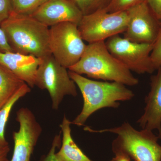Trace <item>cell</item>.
<instances>
[{"mask_svg": "<svg viewBox=\"0 0 161 161\" xmlns=\"http://www.w3.org/2000/svg\"><path fill=\"white\" fill-rule=\"evenodd\" d=\"M105 43L110 53L131 71L144 74L156 70L150 57L153 44L132 42L119 35L109 38Z\"/></svg>", "mask_w": 161, "mask_h": 161, "instance_id": "cell-8", "label": "cell"}, {"mask_svg": "<svg viewBox=\"0 0 161 161\" xmlns=\"http://www.w3.org/2000/svg\"><path fill=\"white\" fill-rule=\"evenodd\" d=\"M110 161H115V158H112V159Z\"/></svg>", "mask_w": 161, "mask_h": 161, "instance_id": "cell-27", "label": "cell"}, {"mask_svg": "<svg viewBox=\"0 0 161 161\" xmlns=\"http://www.w3.org/2000/svg\"><path fill=\"white\" fill-rule=\"evenodd\" d=\"M87 45L75 23L66 22L49 27L52 54L62 66L69 69L78 62Z\"/></svg>", "mask_w": 161, "mask_h": 161, "instance_id": "cell-6", "label": "cell"}, {"mask_svg": "<svg viewBox=\"0 0 161 161\" xmlns=\"http://www.w3.org/2000/svg\"><path fill=\"white\" fill-rule=\"evenodd\" d=\"M89 78L134 86L139 80L131 71L110 53L104 41L87 44L80 60L69 69Z\"/></svg>", "mask_w": 161, "mask_h": 161, "instance_id": "cell-3", "label": "cell"}, {"mask_svg": "<svg viewBox=\"0 0 161 161\" xmlns=\"http://www.w3.org/2000/svg\"><path fill=\"white\" fill-rule=\"evenodd\" d=\"M71 122L64 116L60 124L62 133V144L60 150L56 153L59 161H93L83 152L74 142L71 135Z\"/></svg>", "mask_w": 161, "mask_h": 161, "instance_id": "cell-14", "label": "cell"}, {"mask_svg": "<svg viewBox=\"0 0 161 161\" xmlns=\"http://www.w3.org/2000/svg\"><path fill=\"white\" fill-rule=\"evenodd\" d=\"M7 52H13V51L8 43L5 32L0 27V53Z\"/></svg>", "mask_w": 161, "mask_h": 161, "instance_id": "cell-23", "label": "cell"}, {"mask_svg": "<svg viewBox=\"0 0 161 161\" xmlns=\"http://www.w3.org/2000/svg\"><path fill=\"white\" fill-rule=\"evenodd\" d=\"M25 83L0 64V109Z\"/></svg>", "mask_w": 161, "mask_h": 161, "instance_id": "cell-15", "label": "cell"}, {"mask_svg": "<svg viewBox=\"0 0 161 161\" xmlns=\"http://www.w3.org/2000/svg\"><path fill=\"white\" fill-rule=\"evenodd\" d=\"M84 129L90 132L116 134L117 137L112 144L115 154H125L134 161H161V146L158 142L159 138L152 131H138L127 122L111 129L96 130L86 127Z\"/></svg>", "mask_w": 161, "mask_h": 161, "instance_id": "cell-4", "label": "cell"}, {"mask_svg": "<svg viewBox=\"0 0 161 161\" xmlns=\"http://www.w3.org/2000/svg\"><path fill=\"white\" fill-rule=\"evenodd\" d=\"M153 11L161 21V0H146Z\"/></svg>", "mask_w": 161, "mask_h": 161, "instance_id": "cell-24", "label": "cell"}, {"mask_svg": "<svg viewBox=\"0 0 161 161\" xmlns=\"http://www.w3.org/2000/svg\"><path fill=\"white\" fill-rule=\"evenodd\" d=\"M48 0H11L13 12L31 15Z\"/></svg>", "mask_w": 161, "mask_h": 161, "instance_id": "cell-17", "label": "cell"}, {"mask_svg": "<svg viewBox=\"0 0 161 161\" xmlns=\"http://www.w3.org/2000/svg\"><path fill=\"white\" fill-rule=\"evenodd\" d=\"M30 87L25 83L21 87L10 100L0 109V147L9 146L5 136V130L13 107L20 98L31 92Z\"/></svg>", "mask_w": 161, "mask_h": 161, "instance_id": "cell-16", "label": "cell"}, {"mask_svg": "<svg viewBox=\"0 0 161 161\" xmlns=\"http://www.w3.org/2000/svg\"><path fill=\"white\" fill-rule=\"evenodd\" d=\"M30 16L49 28L66 22L78 25L83 15L70 0H48Z\"/></svg>", "mask_w": 161, "mask_h": 161, "instance_id": "cell-11", "label": "cell"}, {"mask_svg": "<svg viewBox=\"0 0 161 161\" xmlns=\"http://www.w3.org/2000/svg\"><path fill=\"white\" fill-rule=\"evenodd\" d=\"M11 0H0V27L12 13Z\"/></svg>", "mask_w": 161, "mask_h": 161, "instance_id": "cell-22", "label": "cell"}, {"mask_svg": "<svg viewBox=\"0 0 161 161\" xmlns=\"http://www.w3.org/2000/svg\"><path fill=\"white\" fill-rule=\"evenodd\" d=\"M128 22L124 38L138 43L153 44L161 30V21L147 1L127 10Z\"/></svg>", "mask_w": 161, "mask_h": 161, "instance_id": "cell-9", "label": "cell"}, {"mask_svg": "<svg viewBox=\"0 0 161 161\" xmlns=\"http://www.w3.org/2000/svg\"><path fill=\"white\" fill-rule=\"evenodd\" d=\"M150 78V90L145 98L143 114L137 120L142 130L158 131L161 139V67Z\"/></svg>", "mask_w": 161, "mask_h": 161, "instance_id": "cell-12", "label": "cell"}, {"mask_svg": "<svg viewBox=\"0 0 161 161\" xmlns=\"http://www.w3.org/2000/svg\"><path fill=\"white\" fill-rule=\"evenodd\" d=\"M151 60L155 70L161 67V30L157 39L153 43L151 54Z\"/></svg>", "mask_w": 161, "mask_h": 161, "instance_id": "cell-20", "label": "cell"}, {"mask_svg": "<svg viewBox=\"0 0 161 161\" xmlns=\"http://www.w3.org/2000/svg\"><path fill=\"white\" fill-rule=\"evenodd\" d=\"M69 74L79 88L83 98L81 112L71 122L78 126H83L89 117L98 110L118 108L119 101L130 100L134 97L133 92L123 84L93 80L70 70Z\"/></svg>", "mask_w": 161, "mask_h": 161, "instance_id": "cell-2", "label": "cell"}, {"mask_svg": "<svg viewBox=\"0 0 161 161\" xmlns=\"http://www.w3.org/2000/svg\"><path fill=\"white\" fill-rule=\"evenodd\" d=\"M19 129L13 134L14 149L10 161H30L42 129L32 112L23 108L17 112Z\"/></svg>", "mask_w": 161, "mask_h": 161, "instance_id": "cell-10", "label": "cell"}, {"mask_svg": "<svg viewBox=\"0 0 161 161\" xmlns=\"http://www.w3.org/2000/svg\"><path fill=\"white\" fill-rule=\"evenodd\" d=\"M9 151L10 148L9 146L0 147V161H9L8 155Z\"/></svg>", "mask_w": 161, "mask_h": 161, "instance_id": "cell-25", "label": "cell"}, {"mask_svg": "<svg viewBox=\"0 0 161 161\" xmlns=\"http://www.w3.org/2000/svg\"><path fill=\"white\" fill-rule=\"evenodd\" d=\"M146 0H111L109 5L105 9L108 13L127 11L131 7Z\"/></svg>", "mask_w": 161, "mask_h": 161, "instance_id": "cell-19", "label": "cell"}, {"mask_svg": "<svg viewBox=\"0 0 161 161\" xmlns=\"http://www.w3.org/2000/svg\"><path fill=\"white\" fill-rule=\"evenodd\" d=\"M60 135H57L55 136L50 150L46 154L41 157L38 161H59L56 156V149L60 147Z\"/></svg>", "mask_w": 161, "mask_h": 161, "instance_id": "cell-21", "label": "cell"}, {"mask_svg": "<svg viewBox=\"0 0 161 161\" xmlns=\"http://www.w3.org/2000/svg\"><path fill=\"white\" fill-rule=\"evenodd\" d=\"M114 158L115 161H131V158L129 156L123 154H115Z\"/></svg>", "mask_w": 161, "mask_h": 161, "instance_id": "cell-26", "label": "cell"}, {"mask_svg": "<svg viewBox=\"0 0 161 161\" xmlns=\"http://www.w3.org/2000/svg\"><path fill=\"white\" fill-rule=\"evenodd\" d=\"M128 22L127 11L108 13L103 9L83 15L78 28L84 41L93 43L124 33Z\"/></svg>", "mask_w": 161, "mask_h": 161, "instance_id": "cell-7", "label": "cell"}, {"mask_svg": "<svg viewBox=\"0 0 161 161\" xmlns=\"http://www.w3.org/2000/svg\"><path fill=\"white\" fill-rule=\"evenodd\" d=\"M42 58L14 52L0 53V64L31 88L35 86L36 76Z\"/></svg>", "mask_w": 161, "mask_h": 161, "instance_id": "cell-13", "label": "cell"}, {"mask_svg": "<svg viewBox=\"0 0 161 161\" xmlns=\"http://www.w3.org/2000/svg\"><path fill=\"white\" fill-rule=\"evenodd\" d=\"M78 7L83 15L103 10L109 5L111 0H70Z\"/></svg>", "mask_w": 161, "mask_h": 161, "instance_id": "cell-18", "label": "cell"}, {"mask_svg": "<svg viewBox=\"0 0 161 161\" xmlns=\"http://www.w3.org/2000/svg\"><path fill=\"white\" fill-rule=\"evenodd\" d=\"M13 52L43 58L52 55L49 28L29 15L12 13L2 23Z\"/></svg>", "mask_w": 161, "mask_h": 161, "instance_id": "cell-1", "label": "cell"}, {"mask_svg": "<svg viewBox=\"0 0 161 161\" xmlns=\"http://www.w3.org/2000/svg\"><path fill=\"white\" fill-rule=\"evenodd\" d=\"M67 69L52 54L42 58L38 67L35 86L48 91L53 109H58L66 95L76 97L78 94L76 84L70 77Z\"/></svg>", "mask_w": 161, "mask_h": 161, "instance_id": "cell-5", "label": "cell"}]
</instances>
